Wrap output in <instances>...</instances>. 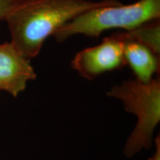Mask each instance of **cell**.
<instances>
[{
  "label": "cell",
  "mask_w": 160,
  "mask_h": 160,
  "mask_svg": "<svg viewBox=\"0 0 160 160\" xmlns=\"http://www.w3.org/2000/svg\"><path fill=\"white\" fill-rule=\"evenodd\" d=\"M118 0H27L6 19L11 42L28 59L39 54L50 36L78 16Z\"/></svg>",
  "instance_id": "1"
},
{
  "label": "cell",
  "mask_w": 160,
  "mask_h": 160,
  "mask_svg": "<svg viewBox=\"0 0 160 160\" xmlns=\"http://www.w3.org/2000/svg\"><path fill=\"white\" fill-rule=\"evenodd\" d=\"M159 17L160 0H139L131 5L111 4L94 8L79 15L58 29L53 37L59 42L79 34L98 37L108 30L130 31Z\"/></svg>",
  "instance_id": "2"
},
{
  "label": "cell",
  "mask_w": 160,
  "mask_h": 160,
  "mask_svg": "<svg viewBox=\"0 0 160 160\" xmlns=\"http://www.w3.org/2000/svg\"><path fill=\"white\" fill-rule=\"evenodd\" d=\"M108 96L122 102L125 111L137 117L135 128L126 142L124 153L131 157L152 145L153 131L160 121V80L148 82L129 79L113 87Z\"/></svg>",
  "instance_id": "3"
},
{
  "label": "cell",
  "mask_w": 160,
  "mask_h": 160,
  "mask_svg": "<svg viewBox=\"0 0 160 160\" xmlns=\"http://www.w3.org/2000/svg\"><path fill=\"white\" fill-rule=\"evenodd\" d=\"M125 65L124 42L117 33L105 37L99 45L78 52L71 62L73 69L90 80Z\"/></svg>",
  "instance_id": "4"
},
{
  "label": "cell",
  "mask_w": 160,
  "mask_h": 160,
  "mask_svg": "<svg viewBox=\"0 0 160 160\" xmlns=\"http://www.w3.org/2000/svg\"><path fill=\"white\" fill-rule=\"evenodd\" d=\"M37 78L30 59L10 42L0 45V91L17 97Z\"/></svg>",
  "instance_id": "5"
},
{
  "label": "cell",
  "mask_w": 160,
  "mask_h": 160,
  "mask_svg": "<svg viewBox=\"0 0 160 160\" xmlns=\"http://www.w3.org/2000/svg\"><path fill=\"white\" fill-rule=\"evenodd\" d=\"M124 56L126 65L132 69L136 79L148 82L159 72V56L151 49L133 41L124 42Z\"/></svg>",
  "instance_id": "6"
},
{
  "label": "cell",
  "mask_w": 160,
  "mask_h": 160,
  "mask_svg": "<svg viewBox=\"0 0 160 160\" xmlns=\"http://www.w3.org/2000/svg\"><path fill=\"white\" fill-rule=\"evenodd\" d=\"M117 34L123 42H137L148 48L157 55H160L159 19L147 22L135 28Z\"/></svg>",
  "instance_id": "7"
},
{
  "label": "cell",
  "mask_w": 160,
  "mask_h": 160,
  "mask_svg": "<svg viewBox=\"0 0 160 160\" xmlns=\"http://www.w3.org/2000/svg\"><path fill=\"white\" fill-rule=\"evenodd\" d=\"M27 0H0V21L8 17Z\"/></svg>",
  "instance_id": "8"
},
{
  "label": "cell",
  "mask_w": 160,
  "mask_h": 160,
  "mask_svg": "<svg viewBox=\"0 0 160 160\" xmlns=\"http://www.w3.org/2000/svg\"><path fill=\"white\" fill-rule=\"evenodd\" d=\"M155 152L153 157L148 160H160V137L159 135L155 139Z\"/></svg>",
  "instance_id": "9"
}]
</instances>
